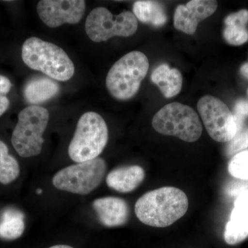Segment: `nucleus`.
<instances>
[{"instance_id":"nucleus-1","label":"nucleus","mask_w":248,"mask_h":248,"mask_svg":"<svg viewBox=\"0 0 248 248\" xmlns=\"http://www.w3.org/2000/svg\"><path fill=\"white\" fill-rule=\"evenodd\" d=\"M188 199L184 191L166 186L146 192L135 205V213L143 224L166 228L187 213Z\"/></svg>"},{"instance_id":"nucleus-2","label":"nucleus","mask_w":248,"mask_h":248,"mask_svg":"<svg viewBox=\"0 0 248 248\" xmlns=\"http://www.w3.org/2000/svg\"><path fill=\"white\" fill-rule=\"evenodd\" d=\"M22 58L31 69L58 81H68L75 73L74 63L63 49L37 37H30L23 44Z\"/></svg>"},{"instance_id":"nucleus-3","label":"nucleus","mask_w":248,"mask_h":248,"mask_svg":"<svg viewBox=\"0 0 248 248\" xmlns=\"http://www.w3.org/2000/svg\"><path fill=\"white\" fill-rule=\"evenodd\" d=\"M149 69V61L144 53L132 51L114 63L108 73L106 85L111 95L121 101L136 95Z\"/></svg>"},{"instance_id":"nucleus-4","label":"nucleus","mask_w":248,"mask_h":248,"mask_svg":"<svg viewBox=\"0 0 248 248\" xmlns=\"http://www.w3.org/2000/svg\"><path fill=\"white\" fill-rule=\"evenodd\" d=\"M108 141V129L104 118L95 112H85L77 124L68 146V155L74 162L98 158Z\"/></svg>"},{"instance_id":"nucleus-5","label":"nucleus","mask_w":248,"mask_h":248,"mask_svg":"<svg viewBox=\"0 0 248 248\" xmlns=\"http://www.w3.org/2000/svg\"><path fill=\"white\" fill-rule=\"evenodd\" d=\"M48 121V110L38 106H31L19 112L11 138L13 146L19 156L29 158L40 154Z\"/></svg>"},{"instance_id":"nucleus-6","label":"nucleus","mask_w":248,"mask_h":248,"mask_svg":"<svg viewBox=\"0 0 248 248\" xmlns=\"http://www.w3.org/2000/svg\"><path fill=\"white\" fill-rule=\"evenodd\" d=\"M152 124L157 133L190 143L197 141L203 132L198 114L189 106L179 102L170 103L160 109Z\"/></svg>"},{"instance_id":"nucleus-7","label":"nucleus","mask_w":248,"mask_h":248,"mask_svg":"<svg viewBox=\"0 0 248 248\" xmlns=\"http://www.w3.org/2000/svg\"><path fill=\"white\" fill-rule=\"evenodd\" d=\"M107 169L106 161L102 158H96L60 170L54 175L52 182L58 190L86 195L102 184Z\"/></svg>"},{"instance_id":"nucleus-8","label":"nucleus","mask_w":248,"mask_h":248,"mask_svg":"<svg viewBox=\"0 0 248 248\" xmlns=\"http://www.w3.org/2000/svg\"><path fill=\"white\" fill-rule=\"evenodd\" d=\"M138 29V19L133 13L124 11L113 16L104 7L95 8L91 11L85 23L86 34L93 42L97 43L114 37H130Z\"/></svg>"},{"instance_id":"nucleus-9","label":"nucleus","mask_w":248,"mask_h":248,"mask_svg":"<svg viewBox=\"0 0 248 248\" xmlns=\"http://www.w3.org/2000/svg\"><path fill=\"white\" fill-rule=\"evenodd\" d=\"M197 110L208 135L215 141L230 142L237 133V122L234 114L218 98L203 96L197 103Z\"/></svg>"},{"instance_id":"nucleus-10","label":"nucleus","mask_w":248,"mask_h":248,"mask_svg":"<svg viewBox=\"0 0 248 248\" xmlns=\"http://www.w3.org/2000/svg\"><path fill=\"white\" fill-rule=\"evenodd\" d=\"M41 20L50 28L64 24H78L84 17L86 1L83 0H42L37 5Z\"/></svg>"},{"instance_id":"nucleus-11","label":"nucleus","mask_w":248,"mask_h":248,"mask_svg":"<svg viewBox=\"0 0 248 248\" xmlns=\"http://www.w3.org/2000/svg\"><path fill=\"white\" fill-rule=\"evenodd\" d=\"M218 3L214 0H191L186 5L176 8L174 15V27L177 30L194 35L198 24L215 14Z\"/></svg>"},{"instance_id":"nucleus-12","label":"nucleus","mask_w":248,"mask_h":248,"mask_svg":"<svg viewBox=\"0 0 248 248\" xmlns=\"http://www.w3.org/2000/svg\"><path fill=\"white\" fill-rule=\"evenodd\" d=\"M248 237V190L241 192L234 202L231 218L225 228L226 244L234 246Z\"/></svg>"},{"instance_id":"nucleus-13","label":"nucleus","mask_w":248,"mask_h":248,"mask_svg":"<svg viewBox=\"0 0 248 248\" xmlns=\"http://www.w3.org/2000/svg\"><path fill=\"white\" fill-rule=\"evenodd\" d=\"M93 207L103 226L115 228L123 226L128 221L129 207L123 199L102 197L94 200Z\"/></svg>"},{"instance_id":"nucleus-14","label":"nucleus","mask_w":248,"mask_h":248,"mask_svg":"<svg viewBox=\"0 0 248 248\" xmlns=\"http://www.w3.org/2000/svg\"><path fill=\"white\" fill-rule=\"evenodd\" d=\"M146 176L144 169L140 166H123L112 170L108 174L106 182L112 190L122 193L133 192L141 185Z\"/></svg>"},{"instance_id":"nucleus-15","label":"nucleus","mask_w":248,"mask_h":248,"mask_svg":"<svg viewBox=\"0 0 248 248\" xmlns=\"http://www.w3.org/2000/svg\"><path fill=\"white\" fill-rule=\"evenodd\" d=\"M151 80L166 98L175 97L182 91V73L177 68H170L166 63L155 68L152 73Z\"/></svg>"},{"instance_id":"nucleus-16","label":"nucleus","mask_w":248,"mask_h":248,"mask_svg":"<svg viewBox=\"0 0 248 248\" xmlns=\"http://www.w3.org/2000/svg\"><path fill=\"white\" fill-rule=\"evenodd\" d=\"M223 35L228 45L241 46L248 42V10L241 9L227 16Z\"/></svg>"},{"instance_id":"nucleus-17","label":"nucleus","mask_w":248,"mask_h":248,"mask_svg":"<svg viewBox=\"0 0 248 248\" xmlns=\"http://www.w3.org/2000/svg\"><path fill=\"white\" fill-rule=\"evenodd\" d=\"M60 92L58 83L46 78H36L28 81L24 94L29 104H42L55 97Z\"/></svg>"},{"instance_id":"nucleus-18","label":"nucleus","mask_w":248,"mask_h":248,"mask_svg":"<svg viewBox=\"0 0 248 248\" xmlns=\"http://www.w3.org/2000/svg\"><path fill=\"white\" fill-rule=\"evenodd\" d=\"M133 14L140 22L155 27L164 26L167 22V15L164 6L156 1H137L133 4Z\"/></svg>"},{"instance_id":"nucleus-19","label":"nucleus","mask_w":248,"mask_h":248,"mask_svg":"<svg viewBox=\"0 0 248 248\" xmlns=\"http://www.w3.org/2000/svg\"><path fill=\"white\" fill-rule=\"evenodd\" d=\"M25 230V221L22 213L15 209H8L3 213L0 221V237L15 240L22 236Z\"/></svg>"},{"instance_id":"nucleus-20","label":"nucleus","mask_w":248,"mask_h":248,"mask_svg":"<svg viewBox=\"0 0 248 248\" xmlns=\"http://www.w3.org/2000/svg\"><path fill=\"white\" fill-rule=\"evenodd\" d=\"M20 167L18 161L9 154L7 146L0 140V183L7 185L19 177Z\"/></svg>"},{"instance_id":"nucleus-21","label":"nucleus","mask_w":248,"mask_h":248,"mask_svg":"<svg viewBox=\"0 0 248 248\" xmlns=\"http://www.w3.org/2000/svg\"><path fill=\"white\" fill-rule=\"evenodd\" d=\"M228 170L233 177L248 181V150L234 155L228 164Z\"/></svg>"},{"instance_id":"nucleus-22","label":"nucleus","mask_w":248,"mask_h":248,"mask_svg":"<svg viewBox=\"0 0 248 248\" xmlns=\"http://www.w3.org/2000/svg\"><path fill=\"white\" fill-rule=\"evenodd\" d=\"M248 148V127L237 132L234 138L229 142L226 149V154L232 156L244 151Z\"/></svg>"},{"instance_id":"nucleus-23","label":"nucleus","mask_w":248,"mask_h":248,"mask_svg":"<svg viewBox=\"0 0 248 248\" xmlns=\"http://www.w3.org/2000/svg\"><path fill=\"white\" fill-rule=\"evenodd\" d=\"M234 115L238 125V131L243 128V124L248 117V101L239 99L235 103Z\"/></svg>"},{"instance_id":"nucleus-24","label":"nucleus","mask_w":248,"mask_h":248,"mask_svg":"<svg viewBox=\"0 0 248 248\" xmlns=\"http://www.w3.org/2000/svg\"><path fill=\"white\" fill-rule=\"evenodd\" d=\"M11 81L6 77L0 75V94L6 95L11 89Z\"/></svg>"},{"instance_id":"nucleus-25","label":"nucleus","mask_w":248,"mask_h":248,"mask_svg":"<svg viewBox=\"0 0 248 248\" xmlns=\"http://www.w3.org/2000/svg\"><path fill=\"white\" fill-rule=\"evenodd\" d=\"M10 101L4 94H0V117L4 115L9 108Z\"/></svg>"},{"instance_id":"nucleus-26","label":"nucleus","mask_w":248,"mask_h":248,"mask_svg":"<svg viewBox=\"0 0 248 248\" xmlns=\"http://www.w3.org/2000/svg\"><path fill=\"white\" fill-rule=\"evenodd\" d=\"M241 75L248 79V63H245L240 68Z\"/></svg>"},{"instance_id":"nucleus-27","label":"nucleus","mask_w":248,"mask_h":248,"mask_svg":"<svg viewBox=\"0 0 248 248\" xmlns=\"http://www.w3.org/2000/svg\"><path fill=\"white\" fill-rule=\"evenodd\" d=\"M48 248H74L71 247L70 246H67V245H56V246H51V247Z\"/></svg>"},{"instance_id":"nucleus-28","label":"nucleus","mask_w":248,"mask_h":248,"mask_svg":"<svg viewBox=\"0 0 248 248\" xmlns=\"http://www.w3.org/2000/svg\"><path fill=\"white\" fill-rule=\"evenodd\" d=\"M247 93H248V92Z\"/></svg>"}]
</instances>
